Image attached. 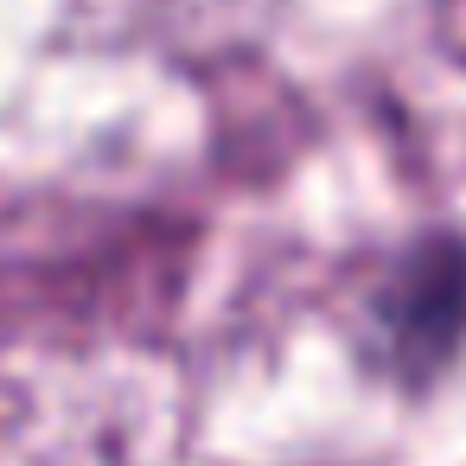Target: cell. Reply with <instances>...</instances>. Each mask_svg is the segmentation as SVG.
Masks as SVG:
<instances>
[{"instance_id":"1","label":"cell","mask_w":466,"mask_h":466,"mask_svg":"<svg viewBox=\"0 0 466 466\" xmlns=\"http://www.w3.org/2000/svg\"><path fill=\"white\" fill-rule=\"evenodd\" d=\"M383 332L402 345V358H434L466 332V249L434 243L402 262L383 300Z\"/></svg>"}]
</instances>
